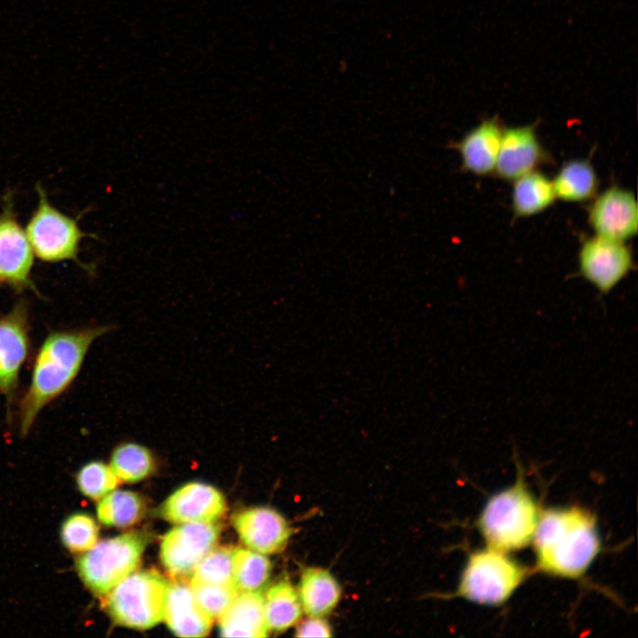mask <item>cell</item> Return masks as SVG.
<instances>
[{
  "label": "cell",
  "mask_w": 638,
  "mask_h": 638,
  "mask_svg": "<svg viewBox=\"0 0 638 638\" xmlns=\"http://www.w3.org/2000/svg\"><path fill=\"white\" fill-rule=\"evenodd\" d=\"M112 329L111 325L93 326L55 331L46 338L37 354L30 385L20 402L22 434L29 431L41 409L72 383L93 341Z\"/></svg>",
  "instance_id": "6da1fadb"
},
{
  "label": "cell",
  "mask_w": 638,
  "mask_h": 638,
  "mask_svg": "<svg viewBox=\"0 0 638 638\" xmlns=\"http://www.w3.org/2000/svg\"><path fill=\"white\" fill-rule=\"evenodd\" d=\"M533 540L539 568L567 578L584 573L600 548L595 518L576 507L544 512Z\"/></svg>",
  "instance_id": "7a4b0ae2"
},
{
  "label": "cell",
  "mask_w": 638,
  "mask_h": 638,
  "mask_svg": "<svg viewBox=\"0 0 638 638\" xmlns=\"http://www.w3.org/2000/svg\"><path fill=\"white\" fill-rule=\"evenodd\" d=\"M538 520L533 498L518 482L490 498L478 525L489 548L506 552L526 546L533 540Z\"/></svg>",
  "instance_id": "3957f363"
},
{
  "label": "cell",
  "mask_w": 638,
  "mask_h": 638,
  "mask_svg": "<svg viewBox=\"0 0 638 638\" xmlns=\"http://www.w3.org/2000/svg\"><path fill=\"white\" fill-rule=\"evenodd\" d=\"M168 584L155 571L132 572L106 594L105 608L120 626L151 628L164 618Z\"/></svg>",
  "instance_id": "277c9868"
},
{
  "label": "cell",
  "mask_w": 638,
  "mask_h": 638,
  "mask_svg": "<svg viewBox=\"0 0 638 638\" xmlns=\"http://www.w3.org/2000/svg\"><path fill=\"white\" fill-rule=\"evenodd\" d=\"M149 537L131 532L97 542L77 561L78 574L96 595H106L138 566Z\"/></svg>",
  "instance_id": "5b68a950"
},
{
  "label": "cell",
  "mask_w": 638,
  "mask_h": 638,
  "mask_svg": "<svg viewBox=\"0 0 638 638\" xmlns=\"http://www.w3.org/2000/svg\"><path fill=\"white\" fill-rule=\"evenodd\" d=\"M525 576V569L503 552L487 549L471 554L463 572L458 595L487 605L505 602Z\"/></svg>",
  "instance_id": "8992f818"
},
{
  "label": "cell",
  "mask_w": 638,
  "mask_h": 638,
  "mask_svg": "<svg viewBox=\"0 0 638 638\" xmlns=\"http://www.w3.org/2000/svg\"><path fill=\"white\" fill-rule=\"evenodd\" d=\"M37 191L38 205L25 230L34 253L47 262L76 261L85 234L75 219L62 214L48 201L39 185Z\"/></svg>",
  "instance_id": "52a82bcc"
},
{
  "label": "cell",
  "mask_w": 638,
  "mask_h": 638,
  "mask_svg": "<svg viewBox=\"0 0 638 638\" xmlns=\"http://www.w3.org/2000/svg\"><path fill=\"white\" fill-rule=\"evenodd\" d=\"M220 528L213 522L182 524L161 541L160 559L166 570L179 578L192 573L218 541Z\"/></svg>",
  "instance_id": "ba28073f"
},
{
  "label": "cell",
  "mask_w": 638,
  "mask_h": 638,
  "mask_svg": "<svg viewBox=\"0 0 638 638\" xmlns=\"http://www.w3.org/2000/svg\"><path fill=\"white\" fill-rule=\"evenodd\" d=\"M632 268V253L623 241L596 235L580 247V275L603 295L609 293Z\"/></svg>",
  "instance_id": "9c48e42d"
},
{
  "label": "cell",
  "mask_w": 638,
  "mask_h": 638,
  "mask_svg": "<svg viewBox=\"0 0 638 638\" xmlns=\"http://www.w3.org/2000/svg\"><path fill=\"white\" fill-rule=\"evenodd\" d=\"M33 257L26 231L18 222L8 199L0 214V284L16 289L32 286Z\"/></svg>",
  "instance_id": "30bf717a"
},
{
  "label": "cell",
  "mask_w": 638,
  "mask_h": 638,
  "mask_svg": "<svg viewBox=\"0 0 638 638\" xmlns=\"http://www.w3.org/2000/svg\"><path fill=\"white\" fill-rule=\"evenodd\" d=\"M588 220L598 236L623 242L632 237L638 228L634 194L619 187L605 190L592 204Z\"/></svg>",
  "instance_id": "8fae6325"
},
{
  "label": "cell",
  "mask_w": 638,
  "mask_h": 638,
  "mask_svg": "<svg viewBox=\"0 0 638 638\" xmlns=\"http://www.w3.org/2000/svg\"><path fill=\"white\" fill-rule=\"evenodd\" d=\"M29 348L26 305L17 304L0 318V393L8 402L16 390L19 372Z\"/></svg>",
  "instance_id": "7c38bea8"
},
{
  "label": "cell",
  "mask_w": 638,
  "mask_h": 638,
  "mask_svg": "<svg viewBox=\"0 0 638 638\" xmlns=\"http://www.w3.org/2000/svg\"><path fill=\"white\" fill-rule=\"evenodd\" d=\"M226 511L224 496L216 488L198 482L174 492L162 504L161 517L175 524L214 522Z\"/></svg>",
  "instance_id": "4fadbf2b"
},
{
  "label": "cell",
  "mask_w": 638,
  "mask_h": 638,
  "mask_svg": "<svg viewBox=\"0 0 638 638\" xmlns=\"http://www.w3.org/2000/svg\"><path fill=\"white\" fill-rule=\"evenodd\" d=\"M232 521L241 541L253 550L261 554L281 551L292 534L289 522L271 508L244 510L236 513Z\"/></svg>",
  "instance_id": "5bb4252c"
},
{
  "label": "cell",
  "mask_w": 638,
  "mask_h": 638,
  "mask_svg": "<svg viewBox=\"0 0 638 638\" xmlns=\"http://www.w3.org/2000/svg\"><path fill=\"white\" fill-rule=\"evenodd\" d=\"M545 159L535 130L532 126L503 129L495 165L498 175L506 180L533 171Z\"/></svg>",
  "instance_id": "9a60e30c"
},
{
  "label": "cell",
  "mask_w": 638,
  "mask_h": 638,
  "mask_svg": "<svg viewBox=\"0 0 638 638\" xmlns=\"http://www.w3.org/2000/svg\"><path fill=\"white\" fill-rule=\"evenodd\" d=\"M503 128L496 119L482 121L453 147L459 152L463 168L478 175L495 169Z\"/></svg>",
  "instance_id": "2e32d148"
},
{
  "label": "cell",
  "mask_w": 638,
  "mask_h": 638,
  "mask_svg": "<svg viewBox=\"0 0 638 638\" xmlns=\"http://www.w3.org/2000/svg\"><path fill=\"white\" fill-rule=\"evenodd\" d=\"M163 619L181 637L206 636L213 621L197 603L191 587L179 581L168 584Z\"/></svg>",
  "instance_id": "e0dca14e"
},
{
  "label": "cell",
  "mask_w": 638,
  "mask_h": 638,
  "mask_svg": "<svg viewBox=\"0 0 638 638\" xmlns=\"http://www.w3.org/2000/svg\"><path fill=\"white\" fill-rule=\"evenodd\" d=\"M268 631L261 591L239 592L220 617V634L224 637H264Z\"/></svg>",
  "instance_id": "ac0fdd59"
},
{
  "label": "cell",
  "mask_w": 638,
  "mask_h": 638,
  "mask_svg": "<svg viewBox=\"0 0 638 638\" xmlns=\"http://www.w3.org/2000/svg\"><path fill=\"white\" fill-rule=\"evenodd\" d=\"M298 595L302 610L309 617H323L338 604L341 589L337 580L326 569L307 567L304 569Z\"/></svg>",
  "instance_id": "d6986e66"
},
{
  "label": "cell",
  "mask_w": 638,
  "mask_h": 638,
  "mask_svg": "<svg viewBox=\"0 0 638 638\" xmlns=\"http://www.w3.org/2000/svg\"><path fill=\"white\" fill-rule=\"evenodd\" d=\"M514 181L512 207L517 217L541 213L556 198L552 181L540 172L533 170Z\"/></svg>",
  "instance_id": "ffe728a7"
},
{
  "label": "cell",
  "mask_w": 638,
  "mask_h": 638,
  "mask_svg": "<svg viewBox=\"0 0 638 638\" xmlns=\"http://www.w3.org/2000/svg\"><path fill=\"white\" fill-rule=\"evenodd\" d=\"M264 611L268 627L273 631H284L300 619L302 606L289 580H282L267 590Z\"/></svg>",
  "instance_id": "44dd1931"
},
{
  "label": "cell",
  "mask_w": 638,
  "mask_h": 638,
  "mask_svg": "<svg viewBox=\"0 0 638 638\" xmlns=\"http://www.w3.org/2000/svg\"><path fill=\"white\" fill-rule=\"evenodd\" d=\"M556 198L564 201H585L595 196L598 180L592 165L582 160L567 162L552 181Z\"/></svg>",
  "instance_id": "7402d4cb"
},
{
  "label": "cell",
  "mask_w": 638,
  "mask_h": 638,
  "mask_svg": "<svg viewBox=\"0 0 638 638\" xmlns=\"http://www.w3.org/2000/svg\"><path fill=\"white\" fill-rule=\"evenodd\" d=\"M145 503L136 493L112 491L101 498L97 506L99 521L108 526L128 527L139 522L145 513Z\"/></svg>",
  "instance_id": "603a6c76"
},
{
  "label": "cell",
  "mask_w": 638,
  "mask_h": 638,
  "mask_svg": "<svg viewBox=\"0 0 638 638\" xmlns=\"http://www.w3.org/2000/svg\"><path fill=\"white\" fill-rule=\"evenodd\" d=\"M110 467L121 480L136 482L153 471L155 459L152 453L144 446L126 442L113 450Z\"/></svg>",
  "instance_id": "cb8c5ba5"
},
{
  "label": "cell",
  "mask_w": 638,
  "mask_h": 638,
  "mask_svg": "<svg viewBox=\"0 0 638 638\" xmlns=\"http://www.w3.org/2000/svg\"><path fill=\"white\" fill-rule=\"evenodd\" d=\"M270 561L257 551L235 549L234 583L239 592L261 591L270 575Z\"/></svg>",
  "instance_id": "d4e9b609"
},
{
  "label": "cell",
  "mask_w": 638,
  "mask_h": 638,
  "mask_svg": "<svg viewBox=\"0 0 638 638\" xmlns=\"http://www.w3.org/2000/svg\"><path fill=\"white\" fill-rule=\"evenodd\" d=\"M234 554L235 549L232 548L221 547L213 549L197 565L192 572L191 580L215 585L235 586Z\"/></svg>",
  "instance_id": "484cf974"
},
{
  "label": "cell",
  "mask_w": 638,
  "mask_h": 638,
  "mask_svg": "<svg viewBox=\"0 0 638 638\" xmlns=\"http://www.w3.org/2000/svg\"><path fill=\"white\" fill-rule=\"evenodd\" d=\"M98 532V526L90 516L75 513L64 521L60 537L69 551L82 553L90 549L97 542Z\"/></svg>",
  "instance_id": "4316f807"
},
{
  "label": "cell",
  "mask_w": 638,
  "mask_h": 638,
  "mask_svg": "<svg viewBox=\"0 0 638 638\" xmlns=\"http://www.w3.org/2000/svg\"><path fill=\"white\" fill-rule=\"evenodd\" d=\"M190 587L202 610L212 619H220L239 591L235 586H223L191 580Z\"/></svg>",
  "instance_id": "83f0119b"
},
{
  "label": "cell",
  "mask_w": 638,
  "mask_h": 638,
  "mask_svg": "<svg viewBox=\"0 0 638 638\" xmlns=\"http://www.w3.org/2000/svg\"><path fill=\"white\" fill-rule=\"evenodd\" d=\"M119 478L111 467L101 462H90L77 474L80 491L91 499H101L118 485Z\"/></svg>",
  "instance_id": "f1b7e54d"
},
{
  "label": "cell",
  "mask_w": 638,
  "mask_h": 638,
  "mask_svg": "<svg viewBox=\"0 0 638 638\" xmlns=\"http://www.w3.org/2000/svg\"><path fill=\"white\" fill-rule=\"evenodd\" d=\"M295 635L298 637H330L331 629L322 617H309L299 626Z\"/></svg>",
  "instance_id": "f546056e"
}]
</instances>
